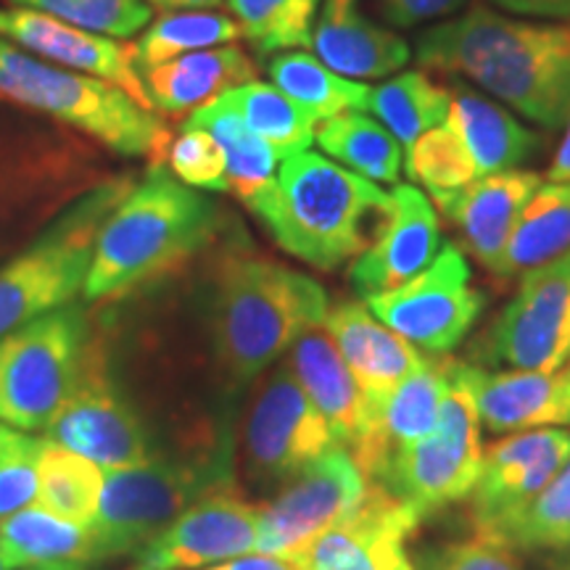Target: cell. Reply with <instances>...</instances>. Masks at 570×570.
<instances>
[{
    "mask_svg": "<svg viewBox=\"0 0 570 570\" xmlns=\"http://www.w3.org/2000/svg\"><path fill=\"white\" fill-rule=\"evenodd\" d=\"M317 146L348 173L373 183L399 185L402 142L365 111H348L327 119L315 132Z\"/></svg>",
    "mask_w": 570,
    "mask_h": 570,
    "instance_id": "obj_32",
    "label": "cell"
},
{
    "mask_svg": "<svg viewBox=\"0 0 570 570\" xmlns=\"http://www.w3.org/2000/svg\"><path fill=\"white\" fill-rule=\"evenodd\" d=\"M446 389L449 356H425L423 365L404 375L389 394L367 399V431L348 452L370 481L391 458L436 431Z\"/></svg>",
    "mask_w": 570,
    "mask_h": 570,
    "instance_id": "obj_20",
    "label": "cell"
},
{
    "mask_svg": "<svg viewBox=\"0 0 570 570\" xmlns=\"http://www.w3.org/2000/svg\"><path fill=\"white\" fill-rule=\"evenodd\" d=\"M27 570H92V562H61V566H35Z\"/></svg>",
    "mask_w": 570,
    "mask_h": 570,
    "instance_id": "obj_50",
    "label": "cell"
},
{
    "mask_svg": "<svg viewBox=\"0 0 570 570\" xmlns=\"http://www.w3.org/2000/svg\"><path fill=\"white\" fill-rule=\"evenodd\" d=\"M547 570H570V544L552 550V558L547 562Z\"/></svg>",
    "mask_w": 570,
    "mask_h": 570,
    "instance_id": "obj_49",
    "label": "cell"
},
{
    "mask_svg": "<svg viewBox=\"0 0 570 570\" xmlns=\"http://www.w3.org/2000/svg\"><path fill=\"white\" fill-rule=\"evenodd\" d=\"M570 460V431H525L491 444L483 452L481 473L470 491V520L475 533L523 510Z\"/></svg>",
    "mask_w": 570,
    "mask_h": 570,
    "instance_id": "obj_17",
    "label": "cell"
},
{
    "mask_svg": "<svg viewBox=\"0 0 570 570\" xmlns=\"http://www.w3.org/2000/svg\"><path fill=\"white\" fill-rule=\"evenodd\" d=\"M446 125L460 135L473 156L479 177L508 173L533 159L544 146L537 132L525 130L502 106L468 85H454Z\"/></svg>",
    "mask_w": 570,
    "mask_h": 570,
    "instance_id": "obj_27",
    "label": "cell"
},
{
    "mask_svg": "<svg viewBox=\"0 0 570 570\" xmlns=\"http://www.w3.org/2000/svg\"><path fill=\"white\" fill-rule=\"evenodd\" d=\"M510 550H560L570 544V460L515 515L481 533Z\"/></svg>",
    "mask_w": 570,
    "mask_h": 570,
    "instance_id": "obj_37",
    "label": "cell"
},
{
    "mask_svg": "<svg viewBox=\"0 0 570 570\" xmlns=\"http://www.w3.org/2000/svg\"><path fill=\"white\" fill-rule=\"evenodd\" d=\"M550 183H570V119L568 130L562 135L558 151H554V159L550 164Z\"/></svg>",
    "mask_w": 570,
    "mask_h": 570,
    "instance_id": "obj_47",
    "label": "cell"
},
{
    "mask_svg": "<svg viewBox=\"0 0 570 570\" xmlns=\"http://www.w3.org/2000/svg\"><path fill=\"white\" fill-rule=\"evenodd\" d=\"M570 254V183L539 185L520 214L499 281L523 277Z\"/></svg>",
    "mask_w": 570,
    "mask_h": 570,
    "instance_id": "obj_29",
    "label": "cell"
},
{
    "mask_svg": "<svg viewBox=\"0 0 570 570\" xmlns=\"http://www.w3.org/2000/svg\"><path fill=\"white\" fill-rule=\"evenodd\" d=\"M259 512L238 489H214L142 547L140 568L194 570L248 554L256 550Z\"/></svg>",
    "mask_w": 570,
    "mask_h": 570,
    "instance_id": "obj_15",
    "label": "cell"
},
{
    "mask_svg": "<svg viewBox=\"0 0 570 570\" xmlns=\"http://www.w3.org/2000/svg\"><path fill=\"white\" fill-rule=\"evenodd\" d=\"M0 98L80 132L106 151L164 164L169 130L117 85L38 59L0 38Z\"/></svg>",
    "mask_w": 570,
    "mask_h": 570,
    "instance_id": "obj_5",
    "label": "cell"
},
{
    "mask_svg": "<svg viewBox=\"0 0 570 570\" xmlns=\"http://www.w3.org/2000/svg\"><path fill=\"white\" fill-rule=\"evenodd\" d=\"M425 69L465 77L544 130L570 119V24L510 19L475 6L417 38Z\"/></svg>",
    "mask_w": 570,
    "mask_h": 570,
    "instance_id": "obj_1",
    "label": "cell"
},
{
    "mask_svg": "<svg viewBox=\"0 0 570 570\" xmlns=\"http://www.w3.org/2000/svg\"><path fill=\"white\" fill-rule=\"evenodd\" d=\"M223 487H230L225 449L194 460H148L106 470L101 504L88 525L90 562L140 552L190 504Z\"/></svg>",
    "mask_w": 570,
    "mask_h": 570,
    "instance_id": "obj_7",
    "label": "cell"
},
{
    "mask_svg": "<svg viewBox=\"0 0 570 570\" xmlns=\"http://www.w3.org/2000/svg\"><path fill=\"white\" fill-rule=\"evenodd\" d=\"M151 9L169 13V11H212L225 0H148Z\"/></svg>",
    "mask_w": 570,
    "mask_h": 570,
    "instance_id": "obj_48",
    "label": "cell"
},
{
    "mask_svg": "<svg viewBox=\"0 0 570 570\" xmlns=\"http://www.w3.org/2000/svg\"><path fill=\"white\" fill-rule=\"evenodd\" d=\"M285 354V365L325 417L336 444L354 449L367 431L370 404L325 325L302 333Z\"/></svg>",
    "mask_w": 570,
    "mask_h": 570,
    "instance_id": "obj_22",
    "label": "cell"
},
{
    "mask_svg": "<svg viewBox=\"0 0 570 570\" xmlns=\"http://www.w3.org/2000/svg\"><path fill=\"white\" fill-rule=\"evenodd\" d=\"M92 336L85 304L71 302L0 338V423L48 431L82 373Z\"/></svg>",
    "mask_w": 570,
    "mask_h": 570,
    "instance_id": "obj_8",
    "label": "cell"
},
{
    "mask_svg": "<svg viewBox=\"0 0 570 570\" xmlns=\"http://www.w3.org/2000/svg\"><path fill=\"white\" fill-rule=\"evenodd\" d=\"M104 470L82 454L46 441L38 473V504L51 515L90 525L104 494Z\"/></svg>",
    "mask_w": 570,
    "mask_h": 570,
    "instance_id": "obj_36",
    "label": "cell"
},
{
    "mask_svg": "<svg viewBox=\"0 0 570 570\" xmlns=\"http://www.w3.org/2000/svg\"><path fill=\"white\" fill-rule=\"evenodd\" d=\"M219 98H225L244 117V122L273 146L277 159L285 161L291 156L309 151V146L315 142L317 122L312 119V114L291 101L275 85L254 80Z\"/></svg>",
    "mask_w": 570,
    "mask_h": 570,
    "instance_id": "obj_35",
    "label": "cell"
},
{
    "mask_svg": "<svg viewBox=\"0 0 570 570\" xmlns=\"http://www.w3.org/2000/svg\"><path fill=\"white\" fill-rule=\"evenodd\" d=\"M46 441L0 423V520L24 510L38 497V473Z\"/></svg>",
    "mask_w": 570,
    "mask_h": 570,
    "instance_id": "obj_41",
    "label": "cell"
},
{
    "mask_svg": "<svg viewBox=\"0 0 570 570\" xmlns=\"http://www.w3.org/2000/svg\"><path fill=\"white\" fill-rule=\"evenodd\" d=\"M185 125L202 127L219 142L225 154L227 185L246 206L275 183L277 154L273 146L262 140L225 98L196 109Z\"/></svg>",
    "mask_w": 570,
    "mask_h": 570,
    "instance_id": "obj_28",
    "label": "cell"
},
{
    "mask_svg": "<svg viewBox=\"0 0 570 570\" xmlns=\"http://www.w3.org/2000/svg\"><path fill=\"white\" fill-rule=\"evenodd\" d=\"M391 214L383 230L354 259L348 281L356 296L373 298L402 288L436 259L439 217L433 204L415 185H396Z\"/></svg>",
    "mask_w": 570,
    "mask_h": 570,
    "instance_id": "obj_19",
    "label": "cell"
},
{
    "mask_svg": "<svg viewBox=\"0 0 570 570\" xmlns=\"http://www.w3.org/2000/svg\"><path fill=\"white\" fill-rule=\"evenodd\" d=\"M256 80V63L244 48L219 46L185 53L142 71L156 114H194L240 85Z\"/></svg>",
    "mask_w": 570,
    "mask_h": 570,
    "instance_id": "obj_26",
    "label": "cell"
},
{
    "mask_svg": "<svg viewBox=\"0 0 570 570\" xmlns=\"http://www.w3.org/2000/svg\"><path fill=\"white\" fill-rule=\"evenodd\" d=\"M462 3L465 0H375V9L383 13L389 24L410 30V27L423 24V21L449 17Z\"/></svg>",
    "mask_w": 570,
    "mask_h": 570,
    "instance_id": "obj_44",
    "label": "cell"
},
{
    "mask_svg": "<svg viewBox=\"0 0 570 570\" xmlns=\"http://www.w3.org/2000/svg\"><path fill=\"white\" fill-rule=\"evenodd\" d=\"M370 487L373 483L346 446L327 449L262 508L256 552L294 562L320 533L352 515L367 499Z\"/></svg>",
    "mask_w": 570,
    "mask_h": 570,
    "instance_id": "obj_10",
    "label": "cell"
},
{
    "mask_svg": "<svg viewBox=\"0 0 570 570\" xmlns=\"http://www.w3.org/2000/svg\"><path fill=\"white\" fill-rule=\"evenodd\" d=\"M0 570H9V566H6V560H3V552H0Z\"/></svg>",
    "mask_w": 570,
    "mask_h": 570,
    "instance_id": "obj_51",
    "label": "cell"
},
{
    "mask_svg": "<svg viewBox=\"0 0 570 570\" xmlns=\"http://www.w3.org/2000/svg\"><path fill=\"white\" fill-rule=\"evenodd\" d=\"M481 360L523 373H554L570 360V254L523 275L481 341Z\"/></svg>",
    "mask_w": 570,
    "mask_h": 570,
    "instance_id": "obj_12",
    "label": "cell"
},
{
    "mask_svg": "<svg viewBox=\"0 0 570 570\" xmlns=\"http://www.w3.org/2000/svg\"><path fill=\"white\" fill-rule=\"evenodd\" d=\"M0 38L11 40L13 46L24 48L38 59L51 61L56 67L117 85L135 104L154 111L146 82L132 61L130 46H122L119 40L88 32L69 21L48 17V13L24 9V6L0 9Z\"/></svg>",
    "mask_w": 570,
    "mask_h": 570,
    "instance_id": "obj_18",
    "label": "cell"
},
{
    "mask_svg": "<svg viewBox=\"0 0 570 570\" xmlns=\"http://www.w3.org/2000/svg\"><path fill=\"white\" fill-rule=\"evenodd\" d=\"M209 570H298L291 560L269 558V554H240V558L225 560L223 566Z\"/></svg>",
    "mask_w": 570,
    "mask_h": 570,
    "instance_id": "obj_46",
    "label": "cell"
},
{
    "mask_svg": "<svg viewBox=\"0 0 570 570\" xmlns=\"http://www.w3.org/2000/svg\"><path fill=\"white\" fill-rule=\"evenodd\" d=\"M336 446L331 428L309 402L288 365L259 386L246 420V473L259 487L296 479L304 468Z\"/></svg>",
    "mask_w": 570,
    "mask_h": 570,
    "instance_id": "obj_14",
    "label": "cell"
},
{
    "mask_svg": "<svg viewBox=\"0 0 570 570\" xmlns=\"http://www.w3.org/2000/svg\"><path fill=\"white\" fill-rule=\"evenodd\" d=\"M325 331L336 341L341 356L367 399L389 394L404 375H410L425 360L407 338L383 325L360 302H344L327 312Z\"/></svg>",
    "mask_w": 570,
    "mask_h": 570,
    "instance_id": "obj_25",
    "label": "cell"
},
{
    "mask_svg": "<svg viewBox=\"0 0 570 570\" xmlns=\"http://www.w3.org/2000/svg\"><path fill=\"white\" fill-rule=\"evenodd\" d=\"M46 441L82 454L101 470L135 468L151 460L138 412L119 394L98 336H92L82 373L48 425Z\"/></svg>",
    "mask_w": 570,
    "mask_h": 570,
    "instance_id": "obj_11",
    "label": "cell"
},
{
    "mask_svg": "<svg viewBox=\"0 0 570 570\" xmlns=\"http://www.w3.org/2000/svg\"><path fill=\"white\" fill-rule=\"evenodd\" d=\"M244 38V27L219 11H169L151 21L130 42V53L138 71L159 67L185 53L206 51V48L233 46Z\"/></svg>",
    "mask_w": 570,
    "mask_h": 570,
    "instance_id": "obj_33",
    "label": "cell"
},
{
    "mask_svg": "<svg viewBox=\"0 0 570 570\" xmlns=\"http://www.w3.org/2000/svg\"><path fill=\"white\" fill-rule=\"evenodd\" d=\"M0 552L9 570L90 562V529L42 508H24L0 520Z\"/></svg>",
    "mask_w": 570,
    "mask_h": 570,
    "instance_id": "obj_31",
    "label": "cell"
},
{
    "mask_svg": "<svg viewBox=\"0 0 570 570\" xmlns=\"http://www.w3.org/2000/svg\"><path fill=\"white\" fill-rule=\"evenodd\" d=\"M394 198L323 154L283 161L275 183L246 206L283 252L317 269H336L381 235Z\"/></svg>",
    "mask_w": 570,
    "mask_h": 570,
    "instance_id": "obj_3",
    "label": "cell"
},
{
    "mask_svg": "<svg viewBox=\"0 0 570 570\" xmlns=\"http://www.w3.org/2000/svg\"><path fill=\"white\" fill-rule=\"evenodd\" d=\"M206 317L219 367L233 386H244L302 333L325 325L327 296L317 281L281 262L230 252L212 273Z\"/></svg>",
    "mask_w": 570,
    "mask_h": 570,
    "instance_id": "obj_2",
    "label": "cell"
},
{
    "mask_svg": "<svg viewBox=\"0 0 570 570\" xmlns=\"http://www.w3.org/2000/svg\"><path fill=\"white\" fill-rule=\"evenodd\" d=\"M244 38L259 53L298 51L312 46L315 19L323 0H225Z\"/></svg>",
    "mask_w": 570,
    "mask_h": 570,
    "instance_id": "obj_38",
    "label": "cell"
},
{
    "mask_svg": "<svg viewBox=\"0 0 570 570\" xmlns=\"http://www.w3.org/2000/svg\"><path fill=\"white\" fill-rule=\"evenodd\" d=\"M415 570H523V566L515 558V550L475 533V539L431 552Z\"/></svg>",
    "mask_w": 570,
    "mask_h": 570,
    "instance_id": "obj_43",
    "label": "cell"
},
{
    "mask_svg": "<svg viewBox=\"0 0 570 570\" xmlns=\"http://www.w3.org/2000/svg\"><path fill=\"white\" fill-rule=\"evenodd\" d=\"M541 177L529 169L487 175L452 194L433 196V204L458 225L465 248L491 275H502L504 254Z\"/></svg>",
    "mask_w": 570,
    "mask_h": 570,
    "instance_id": "obj_21",
    "label": "cell"
},
{
    "mask_svg": "<svg viewBox=\"0 0 570 570\" xmlns=\"http://www.w3.org/2000/svg\"><path fill=\"white\" fill-rule=\"evenodd\" d=\"M449 104L452 92L444 85H436L423 71H399L370 92L367 111L381 119L404 151H410L420 135L446 122Z\"/></svg>",
    "mask_w": 570,
    "mask_h": 570,
    "instance_id": "obj_34",
    "label": "cell"
},
{
    "mask_svg": "<svg viewBox=\"0 0 570 570\" xmlns=\"http://www.w3.org/2000/svg\"><path fill=\"white\" fill-rule=\"evenodd\" d=\"M499 9L525 17H550L570 19V0H491Z\"/></svg>",
    "mask_w": 570,
    "mask_h": 570,
    "instance_id": "obj_45",
    "label": "cell"
},
{
    "mask_svg": "<svg viewBox=\"0 0 570 570\" xmlns=\"http://www.w3.org/2000/svg\"><path fill=\"white\" fill-rule=\"evenodd\" d=\"M9 3L48 13L111 40L135 38L154 17L148 0H9Z\"/></svg>",
    "mask_w": 570,
    "mask_h": 570,
    "instance_id": "obj_40",
    "label": "cell"
},
{
    "mask_svg": "<svg viewBox=\"0 0 570 570\" xmlns=\"http://www.w3.org/2000/svg\"><path fill=\"white\" fill-rule=\"evenodd\" d=\"M164 164H167L169 173L177 180L190 185V188L206 190V194H225V190H230L223 148L202 127L183 125L180 135L169 142Z\"/></svg>",
    "mask_w": 570,
    "mask_h": 570,
    "instance_id": "obj_42",
    "label": "cell"
},
{
    "mask_svg": "<svg viewBox=\"0 0 570 570\" xmlns=\"http://www.w3.org/2000/svg\"><path fill=\"white\" fill-rule=\"evenodd\" d=\"M217 230L219 206L177 180L167 164H151L98 233L85 302L119 298L156 281L202 252Z\"/></svg>",
    "mask_w": 570,
    "mask_h": 570,
    "instance_id": "obj_4",
    "label": "cell"
},
{
    "mask_svg": "<svg viewBox=\"0 0 570 570\" xmlns=\"http://www.w3.org/2000/svg\"><path fill=\"white\" fill-rule=\"evenodd\" d=\"M135 570H151V568H140V566H138V568H135Z\"/></svg>",
    "mask_w": 570,
    "mask_h": 570,
    "instance_id": "obj_52",
    "label": "cell"
},
{
    "mask_svg": "<svg viewBox=\"0 0 570 570\" xmlns=\"http://www.w3.org/2000/svg\"><path fill=\"white\" fill-rule=\"evenodd\" d=\"M132 185V175L104 177L0 267V338L75 302L88 281L98 233Z\"/></svg>",
    "mask_w": 570,
    "mask_h": 570,
    "instance_id": "obj_6",
    "label": "cell"
},
{
    "mask_svg": "<svg viewBox=\"0 0 570 570\" xmlns=\"http://www.w3.org/2000/svg\"><path fill=\"white\" fill-rule=\"evenodd\" d=\"M404 169L412 180L428 188L431 196L452 194L479 180L473 156L449 125H439L420 135L407 151Z\"/></svg>",
    "mask_w": 570,
    "mask_h": 570,
    "instance_id": "obj_39",
    "label": "cell"
},
{
    "mask_svg": "<svg viewBox=\"0 0 570 570\" xmlns=\"http://www.w3.org/2000/svg\"><path fill=\"white\" fill-rule=\"evenodd\" d=\"M481 423L494 433L570 423V360L554 373H487L468 367Z\"/></svg>",
    "mask_w": 570,
    "mask_h": 570,
    "instance_id": "obj_24",
    "label": "cell"
},
{
    "mask_svg": "<svg viewBox=\"0 0 570 570\" xmlns=\"http://www.w3.org/2000/svg\"><path fill=\"white\" fill-rule=\"evenodd\" d=\"M267 75L277 90L312 114L315 122H327L348 111H367V85L341 77L323 61L304 51H283L267 59Z\"/></svg>",
    "mask_w": 570,
    "mask_h": 570,
    "instance_id": "obj_30",
    "label": "cell"
},
{
    "mask_svg": "<svg viewBox=\"0 0 570 570\" xmlns=\"http://www.w3.org/2000/svg\"><path fill=\"white\" fill-rule=\"evenodd\" d=\"M420 520L410 504L373 483L365 502L320 533L294 566L298 570H415L407 544Z\"/></svg>",
    "mask_w": 570,
    "mask_h": 570,
    "instance_id": "obj_16",
    "label": "cell"
},
{
    "mask_svg": "<svg viewBox=\"0 0 570 570\" xmlns=\"http://www.w3.org/2000/svg\"><path fill=\"white\" fill-rule=\"evenodd\" d=\"M465 362L449 360V389L436 431L404 449L370 483L410 504L420 518L470 497L481 473V415Z\"/></svg>",
    "mask_w": 570,
    "mask_h": 570,
    "instance_id": "obj_9",
    "label": "cell"
},
{
    "mask_svg": "<svg viewBox=\"0 0 570 570\" xmlns=\"http://www.w3.org/2000/svg\"><path fill=\"white\" fill-rule=\"evenodd\" d=\"M367 309L391 331L431 354H446L481 317L483 296L470 285V267L454 244L391 294L367 298Z\"/></svg>",
    "mask_w": 570,
    "mask_h": 570,
    "instance_id": "obj_13",
    "label": "cell"
},
{
    "mask_svg": "<svg viewBox=\"0 0 570 570\" xmlns=\"http://www.w3.org/2000/svg\"><path fill=\"white\" fill-rule=\"evenodd\" d=\"M317 59L348 80H381L407 67V40L375 24L360 0H323L312 32Z\"/></svg>",
    "mask_w": 570,
    "mask_h": 570,
    "instance_id": "obj_23",
    "label": "cell"
}]
</instances>
